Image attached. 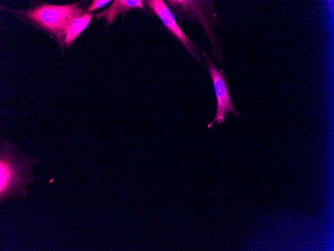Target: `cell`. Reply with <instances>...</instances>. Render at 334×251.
Segmentation results:
<instances>
[{"label":"cell","instance_id":"2","mask_svg":"<svg viewBox=\"0 0 334 251\" xmlns=\"http://www.w3.org/2000/svg\"><path fill=\"white\" fill-rule=\"evenodd\" d=\"M164 2L176 17L180 26L186 21L200 25L210 43L212 58L222 64V42L215 30V27L220 25V21L214 1L166 0Z\"/></svg>","mask_w":334,"mask_h":251},{"label":"cell","instance_id":"1","mask_svg":"<svg viewBox=\"0 0 334 251\" xmlns=\"http://www.w3.org/2000/svg\"><path fill=\"white\" fill-rule=\"evenodd\" d=\"M38 160L22 154L18 146L0 136V202L16 197H28L27 186L35 177L31 167Z\"/></svg>","mask_w":334,"mask_h":251},{"label":"cell","instance_id":"5","mask_svg":"<svg viewBox=\"0 0 334 251\" xmlns=\"http://www.w3.org/2000/svg\"><path fill=\"white\" fill-rule=\"evenodd\" d=\"M144 1L151 16L158 17L168 33L183 46L200 66L205 67L197 46L181 29L165 2L163 0Z\"/></svg>","mask_w":334,"mask_h":251},{"label":"cell","instance_id":"6","mask_svg":"<svg viewBox=\"0 0 334 251\" xmlns=\"http://www.w3.org/2000/svg\"><path fill=\"white\" fill-rule=\"evenodd\" d=\"M138 11L151 16L142 0H114L106 10L95 14L96 20L104 18L106 27L114 23L116 17L120 14L122 19L130 12Z\"/></svg>","mask_w":334,"mask_h":251},{"label":"cell","instance_id":"4","mask_svg":"<svg viewBox=\"0 0 334 251\" xmlns=\"http://www.w3.org/2000/svg\"><path fill=\"white\" fill-rule=\"evenodd\" d=\"M201 53L211 78L216 98V113L213 121L207 126L209 129L215 122L217 124L224 123L228 112L232 113L236 118L241 115L233 105L224 71L216 68L212 59L205 51L202 50Z\"/></svg>","mask_w":334,"mask_h":251},{"label":"cell","instance_id":"8","mask_svg":"<svg viewBox=\"0 0 334 251\" xmlns=\"http://www.w3.org/2000/svg\"><path fill=\"white\" fill-rule=\"evenodd\" d=\"M110 2H111L110 0L93 1L92 3L90 5V6L88 7V13H92V12L95 10L103 8L104 7L108 5Z\"/></svg>","mask_w":334,"mask_h":251},{"label":"cell","instance_id":"7","mask_svg":"<svg viewBox=\"0 0 334 251\" xmlns=\"http://www.w3.org/2000/svg\"><path fill=\"white\" fill-rule=\"evenodd\" d=\"M95 14L88 11L83 15L73 19L63 34V44L70 47L80 34L88 27Z\"/></svg>","mask_w":334,"mask_h":251},{"label":"cell","instance_id":"3","mask_svg":"<svg viewBox=\"0 0 334 251\" xmlns=\"http://www.w3.org/2000/svg\"><path fill=\"white\" fill-rule=\"evenodd\" d=\"M20 16L51 33L63 43V34L71 21L88 12L80 2L66 5L45 3L31 9L14 11Z\"/></svg>","mask_w":334,"mask_h":251}]
</instances>
